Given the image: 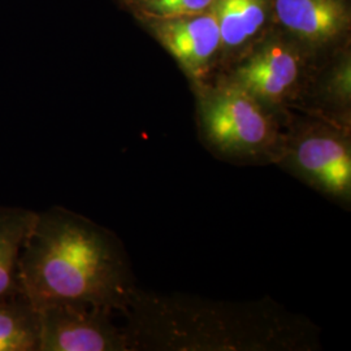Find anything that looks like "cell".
<instances>
[{"label": "cell", "mask_w": 351, "mask_h": 351, "mask_svg": "<svg viewBox=\"0 0 351 351\" xmlns=\"http://www.w3.org/2000/svg\"><path fill=\"white\" fill-rule=\"evenodd\" d=\"M130 351H313L319 329L282 304L228 302L138 288L125 313Z\"/></svg>", "instance_id": "6da1fadb"}, {"label": "cell", "mask_w": 351, "mask_h": 351, "mask_svg": "<svg viewBox=\"0 0 351 351\" xmlns=\"http://www.w3.org/2000/svg\"><path fill=\"white\" fill-rule=\"evenodd\" d=\"M19 281L37 307L85 302L121 316L138 289L121 239L59 206L37 213L20 254Z\"/></svg>", "instance_id": "7a4b0ae2"}, {"label": "cell", "mask_w": 351, "mask_h": 351, "mask_svg": "<svg viewBox=\"0 0 351 351\" xmlns=\"http://www.w3.org/2000/svg\"><path fill=\"white\" fill-rule=\"evenodd\" d=\"M289 113L264 104L221 77L198 88L202 141L230 163H275Z\"/></svg>", "instance_id": "3957f363"}, {"label": "cell", "mask_w": 351, "mask_h": 351, "mask_svg": "<svg viewBox=\"0 0 351 351\" xmlns=\"http://www.w3.org/2000/svg\"><path fill=\"white\" fill-rule=\"evenodd\" d=\"M275 164L343 207L351 202L350 126L289 113Z\"/></svg>", "instance_id": "277c9868"}, {"label": "cell", "mask_w": 351, "mask_h": 351, "mask_svg": "<svg viewBox=\"0 0 351 351\" xmlns=\"http://www.w3.org/2000/svg\"><path fill=\"white\" fill-rule=\"evenodd\" d=\"M314 52L288 34L256 42L221 78L264 104L289 112L301 108L316 71Z\"/></svg>", "instance_id": "5b68a950"}, {"label": "cell", "mask_w": 351, "mask_h": 351, "mask_svg": "<svg viewBox=\"0 0 351 351\" xmlns=\"http://www.w3.org/2000/svg\"><path fill=\"white\" fill-rule=\"evenodd\" d=\"M38 308V351H130L125 326L114 322L120 314L110 307L62 301Z\"/></svg>", "instance_id": "8992f818"}, {"label": "cell", "mask_w": 351, "mask_h": 351, "mask_svg": "<svg viewBox=\"0 0 351 351\" xmlns=\"http://www.w3.org/2000/svg\"><path fill=\"white\" fill-rule=\"evenodd\" d=\"M143 21L197 88L208 84L221 53L220 32L213 8L197 14Z\"/></svg>", "instance_id": "52a82bcc"}, {"label": "cell", "mask_w": 351, "mask_h": 351, "mask_svg": "<svg viewBox=\"0 0 351 351\" xmlns=\"http://www.w3.org/2000/svg\"><path fill=\"white\" fill-rule=\"evenodd\" d=\"M272 12L289 37L313 52L335 46L350 26L348 0H272Z\"/></svg>", "instance_id": "ba28073f"}, {"label": "cell", "mask_w": 351, "mask_h": 351, "mask_svg": "<svg viewBox=\"0 0 351 351\" xmlns=\"http://www.w3.org/2000/svg\"><path fill=\"white\" fill-rule=\"evenodd\" d=\"M213 14L220 32L221 58L236 63L256 43L272 11V0H215Z\"/></svg>", "instance_id": "9c48e42d"}, {"label": "cell", "mask_w": 351, "mask_h": 351, "mask_svg": "<svg viewBox=\"0 0 351 351\" xmlns=\"http://www.w3.org/2000/svg\"><path fill=\"white\" fill-rule=\"evenodd\" d=\"M350 52L342 51L324 68H316L301 108L341 125L350 126Z\"/></svg>", "instance_id": "30bf717a"}, {"label": "cell", "mask_w": 351, "mask_h": 351, "mask_svg": "<svg viewBox=\"0 0 351 351\" xmlns=\"http://www.w3.org/2000/svg\"><path fill=\"white\" fill-rule=\"evenodd\" d=\"M39 308L23 289L0 295V351H38Z\"/></svg>", "instance_id": "8fae6325"}, {"label": "cell", "mask_w": 351, "mask_h": 351, "mask_svg": "<svg viewBox=\"0 0 351 351\" xmlns=\"http://www.w3.org/2000/svg\"><path fill=\"white\" fill-rule=\"evenodd\" d=\"M36 217L32 210L0 206V295L21 289L19 259Z\"/></svg>", "instance_id": "7c38bea8"}, {"label": "cell", "mask_w": 351, "mask_h": 351, "mask_svg": "<svg viewBox=\"0 0 351 351\" xmlns=\"http://www.w3.org/2000/svg\"><path fill=\"white\" fill-rule=\"evenodd\" d=\"M215 0H129L142 20L169 19L210 11Z\"/></svg>", "instance_id": "4fadbf2b"}]
</instances>
